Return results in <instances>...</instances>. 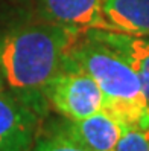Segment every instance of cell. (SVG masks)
I'll return each mask as SVG.
<instances>
[{"label": "cell", "instance_id": "cell-6", "mask_svg": "<svg viewBox=\"0 0 149 151\" xmlns=\"http://www.w3.org/2000/svg\"><path fill=\"white\" fill-rule=\"evenodd\" d=\"M38 15L75 32L103 29V0H37Z\"/></svg>", "mask_w": 149, "mask_h": 151}, {"label": "cell", "instance_id": "cell-4", "mask_svg": "<svg viewBox=\"0 0 149 151\" xmlns=\"http://www.w3.org/2000/svg\"><path fill=\"white\" fill-rule=\"evenodd\" d=\"M40 116L9 90H0V151H31Z\"/></svg>", "mask_w": 149, "mask_h": 151}, {"label": "cell", "instance_id": "cell-8", "mask_svg": "<svg viewBox=\"0 0 149 151\" xmlns=\"http://www.w3.org/2000/svg\"><path fill=\"white\" fill-rule=\"evenodd\" d=\"M103 29L149 37V0H103Z\"/></svg>", "mask_w": 149, "mask_h": 151}, {"label": "cell", "instance_id": "cell-9", "mask_svg": "<svg viewBox=\"0 0 149 151\" xmlns=\"http://www.w3.org/2000/svg\"><path fill=\"white\" fill-rule=\"evenodd\" d=\"M114 151H149V134L138 128L123 127Z\"/></svg>", "mask_w": 149, "mask_h": 151}, {"label": "cell", "instance_id": "cell-11", "mask_svg": "<svg viewBox=\"0 0 149 151\" xmlns=\"http://www.w3.org/2000/svg\"><path fill=\"white\" fill-rule=\"evenodd\" d=\"M5 88V84H3V79H2V75H0V90Z\"/></svg>", "mask_w": 149, "mask_h": 151}, {"label": "cell", "instance_id": "cell-7", "mask_svg": "<svg viewBox=\"0 0 149 151\" xmlns=\"http://www.w3.org/2000/svg\"><path fill=\"white\" fill-rule=\"evenodd\" d=\"M88 32L126 60V63L137 73L146 102L149 104V37L107 29H88Z\"/></svg>", "mask_w": 149, "mask_h": 151}, {"label": "cell", "instance_id": "cell-2", "mask_svg": "<svg viewBox=\"0 0 149 151\" xmlns=\"http://www.w3.org/2000/svg\"><path fill=\"white\" fill-rule=\"evenodd\" d=\"M67 57L98 83L105 98V111L123 127L149 134V104L137 73L123 57L88 31L78 37Z\"/></svg>", "mask_w": 149, "mask_h": 151}, {"label": "cell", "instance_id": "cell-1", "mask_svg": "<svg viewBox=\"0 0 149 151\" xmlns=\"http://www.w3.org/2000/svg\"><path fill=\"white\" fill-rule=\"evenodd\" d=\"M79 35L43 17L0 29V75L5 88L41 118L49 105L46 88Z\"/></svg>", "mask_w": 149, "mask_h": 151}, {"label": "cell", "instance_id": "cell-5", "mask_svg": "<svg viewBox=\"0 0 149 151\" xmlns=\"http://www.w3.org/2000/svg\"><path fill=\"white\" fill-rule=\"evenodd\" d=\"M123 125L108 111L101 110L79 121L67 119L56 131L84 151H114Z\"/></svg>", "mask_w": 149, "mask_h": 151}, {"label": "cell", "instance_id": "cell-10", "mask_svg": "<svg viewBox=\"0 0 149 151\" xmlns=\"http://www.w3.org/2000/svg\"><path fill=\"white\" fill-rule=\"evenodd\" d=\"M31 151H84L81 147L73 144L61 134H50L47 137H40Z\"/></svg>", "mask_w": 149, "mask_h": 151}, {"label": "cell", "instance_id": "cell-3", "mask_svg": "<svg viewBox=\"0 0 149 151\" xmlns=\"http://www.w3.org/2000/svg\"><path fill=\"white\" fill-rule=\"evenodd\" d=\"M46 99L59 114L72 121L88 118L105 107V98L98 83L68 57L49 83Z\"/></svg>", "mask_w": 149, "mask_h": 151}]
</instances>
